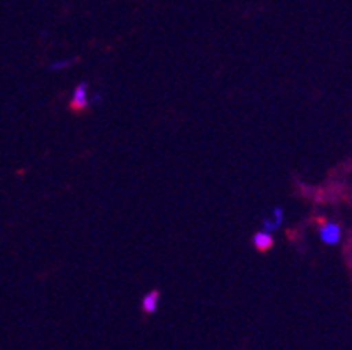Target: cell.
<instances>
[{
  "label": "cell",
  "instance_id": "3957f363",
  "mask_svg": "<svg viewBox=\"0 0 352 350\" xmlns=\"http://www.w3.org/2000/svg\"><path fill=\"white\" fill-rule=\"evenodd\" d=\"M252 245L258 252H268L274 247V237L268 231H258L252 237Z\"/></svg>",
  "mask_w": 352,
  "mask_h": 350
},
{
  "label": "cell",
  "instance_id": "52a82bcc",
  "mask_svg": "<svg viewBox=\"0 0 352 350\" xmlns=\"http://www.w3.org/2000/svg\"><path fill=\"white\" fill-rule=\"evenodd\" d=\"M263 228H265V231H268V233H270V231H275L279 226H277V224H275L272 219H268V217H263Z\"/></svg>",
  "mask_w": 352,
  "mask_h": 350
},
{
  "label": "cell",
  "instance_id": "5b68a950",
  "mask_svg": "<svg viewBox=\"0 0 352 350\" xmlns=\"http://www.w3.org/2000/svg\"><path fill=\"white\" fill-rule=\"evenodd\" d=\"M272 221H274L275 224H277V226H280V224H283V221H284V210L280 207H274V210H272Z\"/></svg>",
  "mask_w": 352,
  "mask_h": 350
},
{
  "label": "cell",
  "instance_id": "277c9868",
  "mask_svg": "<svg viewBox=\"0 0 352 350\" xmlns=\"http://www.w3.org/2000/svg\"><path fill=\"white\" fill-rule=\"evenodd\" d=\"M158 303H160V291L158 289H153L151 293H147L146 296L142 298V312L146 314V316L155 314L156 308H158Z\"/></svg>",
  "mask_w": 352,
  "mask_h": 350
},
{
  "label": "cell",
  "instance_id": "6da1fadb",
  "mask_svg": "<svg viewBox=\"0 0 352 350\" xmlns=\"http://www.w3.org/2000/svg\"><path fill=\"white\" fill-rule=\"evenodd\" d=\"M89 105H91V102L88 100V83L82 81L74 88L72 102H70L69 107L74 114H82L86 109H89Z\"/></svg>",
  "mask_w": 352,
  "mask_h": 350
},
{
  "label": "cell",
  "instance_id": "7a4b0ae2",
  "mask_svg": "<svg viewBox=\"0 0 352 350\" xmlns=\"http://www.w3.org/2000/svg\"><path fill=\"white\" fill-rule=\"evenodd\" d=\"M321 228H319V237L326 245H337L342 240V226L338 223H331V221H319Z\"/></svg>",
  "mask_w": 352,
  "mask_h": 350
},
{
  "label": "cell",
  "instance_id": "8992f818",
  "mask_svg": "<svg viewBox=\"0 0 352 350\" xmlns=\"http://www.w3.org/2000/svg\"><path fill=\"white\" fill-rule=\"evenodd\" d=\"M76 62V60H65V62H54V63H51L50 65V69L51 70H60V69H65V67H70L72 65V63Z\"/></svg>",
  "mask_w": 352,
  "mask_h": 350
}]
</instances>
